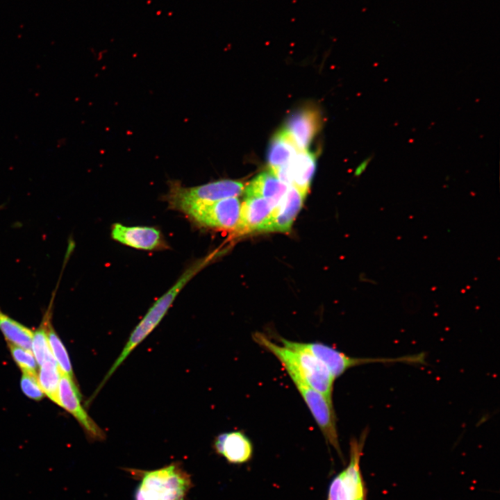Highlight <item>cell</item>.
Returning a JSON list of instances; mask_svg holds the SVG:
<instances>
[{"instance_id":"obj_2","label":"cell","mask_w":500,"mask_h":500,"mask_svg":"<svg viewBox=\"0 0 500 500\" xmlns=\"http://www.w3.org/2000/svg\"><path fill=\"white\" fill-rule=\"evenodd\" d=\"M127 471L138 481L134 500H186L193 487L190 475L179 462L152 470Z\"/></svg>"},{"instance_id":"obj_5","label":"cell","mask_w":500,"mask_h":500,"mask_svg":"<svg viewBox=\"0 0 500 500\" xmlns=\"http://www.w3.org/2000/svg\"><path fill=\"white\" fill-rule=\"evenodd\" d=\"M244 189L241 182L228 179L194 187H184L178 182H172L167 199L172 208L183 212L188 208L198 204L238 197Z\"/></svg>"},{"instance_id":"obj_10","label":"cell","mask_w":500,"mask_h":500,"mask_svg":"<svg viewBox=\"0 0 500 500\" xmlns=\"http://www.w3.org/2000/svg\"><path fill=\"white\" fill-rule=\"evenodd\" d=\"M316 169V156L308 150L299 151L291 160L273 174L288 186L306 196Z\"/></svg>"},{"instance_id":"obj_17","label":"cell","mask_w":500,"mask_h":500,"mask_svg":"<svg viewBox=\"0 0 500 500\" xmlns=\"http://www.w3.org/2000/svg\"><path fill=\"white\" fill-rule=\"evenodd\" d=\"M299 150L283 128L272 138L267 152L269 171L272 173L287 165Z\"/></svg>"},{"instance_id":"obj_18","label":"cell","mask_w":500,"mask_h":500,"mask_svg":"<svg viewBox=\"0 0 500 500\" xmlns=\"http://www.w3.org/2000/svg\"><path fill=\"white\" fill-rule=\"evenodd\" d=\"M58 287V285H57L56 290L52 293L49 305L44 312L39 327L33 331L31 351L38 365L47 361L56 362L48 341L47 325L51 320L53 303Z\"/></svg>"},{"instance_id":"obj_7","label":"cell","mask_w":500,"mask_h":500,"mask_svg":"<svg viewBox=\"0 0 500 500\" xmlns=\"http://www.w3.org/2000/svg\"><path fill=\"white\" fill-rule=\"evenodd\" d=\"M282 365L310 410L326 440L342 458L333 403L310 387L292 366L288 364Z\"/></svg>"},{"instance_id":"obj_9","label":"cell","mask_w":500,"mask_h":500,"mask_svg":"<svg viewBox=\"0 0 500 500\" xmlns=\"http://www.w3.org/2000/svg\"><path fill=\"white\" fill-rule=\"evenodd\" d=\"M58 406L70 413L83 428L88 438L101 441L106 438L103 431L84 409L81 394L74 378L61 374L58 389Z\"/></svg>"},{"instance_id":"obj_23","label":"cell","mask_w":500,"mask_h":500,"mask_svg":"<svg viewBox=\"0 0 500 500\" xmlns=\"http://www.w3.org/2000/svg\"><path fill=\"white\" fill-rule=\"evenodd\" d=\"M20 387L24 394L31 399L40 401L44 396L37 375L35 374L23 372L20 379Z\"/></svg>"},{"instance_id":"obj_12","label":"cell","mask_w":500,"mask_h":500,"mask_svg":"<svg viewBox=\"0 0 500 500\" xmlns=\"http://www.w3.org/2000/svg\"><path fill=\"white\" fill-rule=\"evenodd\" d=\"M306 195L292 186L273 208L265 224L263 231L288 232L300 211Z\"/></svg>"},{"instance_id":"obj_21","label":"cell","mask_w":500,"mask_h":500,"mask_svg":"<svg viewBox=\"0 0 500 500\" xmlns=\"http://www.w3.org/2000/svg\"><path fill=\"white\" fill-rule=\"evenodd\" d=\"M47 337L51 351L61 374H66L74 378V372L69 354L62 342L54 330L51 320L47 325Z\"/></svg>"},{"instance_id":"obj_16","label":"cell","mask_w":500,"mask_h":500,"mask_svg":"<svg viewBox=\"0 0 500 500\" xmlns=\"http://www.w3.org/2000/svg\"><path fill=\"white\" fill-rule=\"evenodd\" d=\"M288 187L269 171L257 175L244 188V191L246 197H261L269 200L276 206Z\"/></svg>"},{"instance_id":"obj_14","label":"cell","mask_w":500,"mask_h":500,"mask_svg":"<svg viewBox=\"0 0 500 500\" xmlns=\"http://www.w3.org/2000/svg\"><path fill=\"white\" fill-rule=\"evenodd\" d=\"M213 448L218 455L234 465L248 462L253 453L251 440L240 431L219 434L214 440Z\"/></svg>"},{"instance_id":"obj_20","label":"cell","mask_w":500,"mask_h":500,"mask_svg":"<svg viewBox=\"0 0 500 500\" xmlns=\"http://www.w3.org/2000/svg\"><path fill=\"white\" fill-rule=\"evenodd\" d=\"M61 372L56 362L47 361L40 365L38 381L44 394L58 406V389Z\"/></svg>"},{"instance_id":"obj_22","label":"cell","mask_w":500,"mask_h":500,"mask_svg":"<svg viewBox=\"0 0 500 500\" xmlns=\"http://www.w3.org/2000/svg\"><path fill=\"white\" fill-rule=\"evenodd\" d=\"M13 360L22 372L36 374L38 363L31 350L8 343Z\"/></svg>"},{"instance_id":"obj_3","label":"cell","mask_w":500,"mask_h":500,"mask_svg":"<svg viewBox=\"0 0 500 500\" xmlns=\"http://www.w3.org/2000/svg\"><path fill=\"white\" fill-rule=\"evenodd\" d=\"M253 339L258 345L272 353L282 365L292 366L310 387L333 403L335 379L327 367L313 355L300 349L278 345L261 333H253Z\"/></svg>"},{"instance_id":"obj_8","label":"cell","mask_w":500,"mask_h":500,"mask_svg":"<svg viewBox=\"0 0 500 500\" xmlns=\"http://www.w3.org/2000/svg\"><path fill=\"white\" fill-rule=\"evenodd\" d=\"M238 197L201 203L186 209L183 212L199 226L223 230H235L240 213Z\"/></svg>"},{"instance_id":"obj_24","label":"cell","mask_w":500,"mask_h":500,"mask_svg":"<svg viewBox=\"0 0 500 500\" xmlns=\"http://www.w3.org/2000/svg\"><path fill=\"white\" fill-rule=\"evenodd\" d=\"M374 158V155H371L362 160L360 164L358 166L355 171V176H358L361 175L368 167L369 164Z\"/></svg>"},{"instance_id":"obj_19","label":"cell","mask_w":500,"mask_h":500,"mask_svg":"<svg viewBox=\"0 0 500 500\" xmlns=\"http://www.w3.org/2000/svg\"><path fill=\"white\" fill-rule=\"evenodd\" d=\"M0 331L7 343L31 350L33 331L0 309Z\"/></svg>"},{"instance_id":"obj_6","label":"cell","mask_w":500,"mask_h":500,"mask_svg":"<svg viewBox=\"0 0 500 500\" xmlns=\"http://www.w3.org/2000/svg\"><path fill=\"white\" fill-rule=\"evenodd\" d=\"M367 435L366 429L359 439L351 440L349 463L331 480L326 500H367V490L360 466Z\"/></svg>"},{"instance_id":"obj_11","label":"cell","mask_w":500,"mask_h":500,"mask_svg":"<svg viewBox=\"0 0 500 500\" xmlns=\"http://www.w3.org/2000/svg\"><path fill=\"white\" fill-rule=\"evenodd\" d=\"M322 124V117L315 107L307 106L292 113L285 131L299 150H307Z\"/></svg>"},{"instance_id":"obj_1","label":"cell","mask_w":500,"mask_h":500,"mask_svg":"<svg viewBox=\"0 0 500 500\" xmlns=\"http://www.w3.org/2000/svg\"><path fill=\"white\" fill-rule=\"evenodd\" d=\"M208 261V258H203L192 263L183 272L176 282L151 306L141 321L131 332L119 356L111 365L96 390L94 392L95 395L98 394L105 383H106L108 380L112 376L130 353L146 339L159 324L179 292L206 265Z\"/></svg>"},{"instance_id":"obj_15","label":"cell","mask_w":500,"mask_h":500,"mask_svg":"<svg viewBox=\"0 0 500 500\" xmlns=\"http://www.w3.org/2000/svg\"><path fill=\"white\" fill-rule=\"evenodd\" d=\"M275 205L261 197H246L241 204L238 224L235 231L248 233L262 231Z\"/></svg>"},{"instance_id":"obj_13","label":"cell","mask_w":500,"mask_h":500,"mask_svg":"<svg viewBox=\"0 0 500 500\" xmlns=\"http://www.w3.org/2000/svg\"><path fill=\"white\" fill-rule=\"evenodd\" d=\"M111 237L124 245L137 249L151 251L165 245L160 231L153 227L128 226L116 223L112 226Z\"/></svg>"},{"instance_id":"obj_4","label":"cell","mask_w":500,"mask_h":500,"mask_svg":"<svg viewBox=\"0 0 500 500\" xmlns=\"http://www.w3.org/2000/svg\"><path fill=\"white\" fill-rule=\"evenodd\" d=\"M278 340L285 347L300 349L313 355L327 367L334 379L342 376L349 368L360 365L374 362L421 364L423 361V356L421 353L394 358H355L319 342L291 341L281 337H278Z\"/></svg>"}]
</instances>
